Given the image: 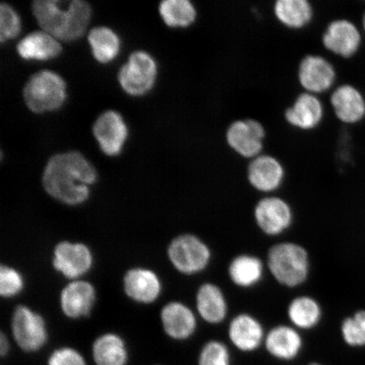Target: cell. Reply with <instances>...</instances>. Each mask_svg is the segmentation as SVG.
<instances>
[{"label": "cell", "instance_id": "cell-1", "mask_svg": "<svg viewBox=\"0 0 365 365\" xmlns=\"http://www.w3.org/2000/svg\"><path fill=\"white\" fill-rule=\"evenodd\" d=\"M98 173L83 155L68 152L50 158L43 173V185L58 202L76 205L86 202Z\"/></svg>", "mask_w": 365, "mask_h": 365}, {"label": "cell", "instance_id": "cell-2", "mask_svg": "<svg viewBox=\"0 0 365 365\" xmlns=\"http://www.w3.org/2000/svg\"><path fill=\"white\" fill-rule=\"evenodd\" d=\"M42 29L57 40L71 42L81 38L90 23L91 8L83 0H36L31 6Z\"/></svg>", "mask_w": 365, "mask_h": 365}, {"label": "cell", "instance_id": "cell-3", "mask_svg": "<svg viewBox=\"0 0 365 365\" xmlns=\"http://www.w3.org/2000/svg\"><path fill=\"white\" fill-rule=\"evenodd\" d=\"M267 267L278 284L289 289L299 287L309 275L308 251L294 242H282L268 250Z\"/></svg>", "mask_w": 365, "mask_h": 365}, {"label": "cell", "instance_id": "cell-4", "mask_svg": "<svg viewBox=\"0 0 365 365\" xmlns=\"http://www.w3.org/2000/svg\"><path fill=\"white\" fill-rule=\"evenodd\" d=\"M66 95L65 81L51 71L35 73L23 88L25 103L35 113L57 110L65 103Z\"/></svg>", "mask_w": 365, "mask_h": 365}, {"label": "cell", "instance_id": "cell-5", "mask_svg": "<svg viewBox=\"0 0 365 365\" xmlns=\"http://www.w3.org/2000/svg\"><path fill=\"white\" fill-rule=\"evenodd\" d=\"M168 257L177 271L185 275L202 272L212 261V250L199 237L182 235L171 242Z\"/></svg>", "mask_w": 365, "mask_h": 365}, {"label": "cell", "instance_id": "cell-6", "mask_svg": "<svg viewBox=\"0 0 365 365\" xmlns=\"http://www.w3.org/2000/svg\"><path fill=\"white\" fill-rule=\"evenodd\" d=\"M364 38L360 25L348 18H337L328 23L322 36V43L333 56L349 59L360 52Z\"/></svg>", "mask_w": 365, "mask_h": 365}, {"label": "cell", "instance_id": "cell-7", "mask_svg": "<svg viewBox=\"0 0 365 365\" xmlns=\"http://www.w3.org/2000/svg\"><path fill=\"white\" fill-rule=\"evenodd\" d=\"M157 75L158 66L154 58L144 51H135L121 66L118 80L127 94L140 97L153 89Z\"/></svg>", "mask_w": 365, "mask_h": 365}, {"label": "cell", "instance_id": "cell-8", "mask_svg": "<svg viewBox=\"0 0 365 365\" xmlns=\"http://www.w3.org/2000/svg\"><path fill=\"white\" fill-rule=\"evenodd\" d=\"M267 132L255 118H240L232 122L225 133L226 143L241 158L252 160L263 153Z\"/></svg>", "mask_w": 365, "mask_h": 365}, {"label": "cell", "instance_id": "cell-9", "mask_svg": "<svg viewBox=\"0 0 365 365\" xmlns=\"http://www.w3.org/2000/svg\"><path fill=\"white\" fill-rule=\"evenodd\" d=\"M297 77L304 91L319 96L336 88L337 71L330 59L312 53L301 59Z\"/></svg>", "mask_w": 365, "mask_h": 365}, {"label": "cell", "instance_id": "cell-10", "mask_svg": "<svg viewBox=\"0 0 365 365\" xmlns=\"http://www.w3.org/2000/svg\"><path fill=\"white\" fill-rule=\"evenodd\" d=\"M11 329L16 344L24 352H38L47 344L48 335L43 318L24 305L15 309Z\"/></svg>", "mask_w": 365, "mask_h": 365}, {"label": "cell", "instance_id": "cell-11", "mask_svg": "<svg viewBox=\"0 0 365 365\" xmlns=\"http://www.w3.org/2000/svg\"><path fill=\"white\" fill-rule=\"evenodd\" d=\"M254 218L259 230L267 236L284 234L294 220L293 210L284 199L267 195L259 200L254 209Z\"/></svg>", "mask_w": 365, "mask_h": 365}, {"label": "cell", "instance_id": "cell-12", "mask_svg": "<svg viewBox=\"0 0 365 365\" xmlns=\"http://www.w3.org/2000/svg\"><path fill=\"white\" fill-rule=\"evenodd\" d=\"M330 104L335 117L342 124L356 125L365 120V94L357 86H336L330 95Z\"/></svg>", "mask_w": 365, "mask_h": 365}, {"label": "cell", "instance_id": "cell-13", "mask_svg": "<svg viewBox=\"0 0 365 365\" xmlns=\"http://www.w3.org/2000/svg\"><path fill=\"white\" fill-rule=\"evenodd\" d=\"M285 176L284 164L270 154L262 153L250 160L247 168V180L250 186L268 195L280 188Z\"/></svg>", "mask_w": 365, "mask_h": 365}, {"label": "cell", "instance_id": "cell-14", "mask_svg": "<svg viewBox=\"0 0 365 365\" xmlns=\"http://www.w3.org/2000/svg\"><path fill=\"white\" fill-rule=\"evenodd\" d=\"M266 334L262 322L247 313L237 314L231 319L227 328L230 344L244 354L255 353L261 349Z\"/></svg>", "mask_w": 365, "mask_h": 365}, {"label": "cell", "instance_id": "cell-15", "mask_svg": "<svg viewBox=\"0 0 365 365\" xmlns=\"http://www.w3.org/2000/svg\"><path fill=\"white\" fill-rule=\"evenodd\" d=\"M93 135L100 148L107 156H118L128 137V128L116 111L108 110L100 115L93 125Z\"/></svg>", "mask_w": 365, "mask_h": 365}, {"label": "cell", "instance_id": "cell-16", "mask_svg": "<svg viewBox=\"0 0 365 365\" xmlns=\"http://www.w3.org/2000/svg\"><path fill=\"white\" fill-rule=\"evenodd\" d=\"M325 107L319 96L303 91L284 112L285 120L290 126L303 131L312 130L322 124Z\"/></svg>", "mask_w": 365, "mask_h": 365}, {"label": "cell", "instance_id": "cell-17", "mask_svg": "<svg viewBox=\"0 0 365 365\" xmlns=\"http://www.w3.org/2000/svg\"><path fill=\"white\" fill-rule=\"evenodd\" d=\"M264 348L277 361L293 362L302 353L303 337L293 326L277 325L267 332Z\"/></svg>", "mask_w": 365, "mask_h": 365}, {"label": "cell", "instance_id": "cell-18", "mask_svg": "<svg viewBox=\"0 0 365 365\" xmlns=\"http://www.w3.org/2000/svg\"><path fill=\"white\" fill-rule=\"evenodd\" d=\"M93 262V255L83 244L62 242L54 250L53 267L68 278L84 275L90 270Z\"/></svg>", "mask_w": 365, "mask_h": 365}, {"label": "cell", "instance_id": "cell-19", "mask_svg": "<svg viewBox=\"0 0 365 365\" xmlns=\"http://www.w3.org/2000/svg\"><path fill=\"white\" fill-rule=\"evenodd\" d=\"M161 319L164 331L175 341L189 340L197 330V318L193 310L180 302L166 304L162 309Z\"/></svg>", "mask_w": 365, "mask_h": 365}, {"label": "cell", "instance_id": "cell-20", "mask_svg": "<svg viewBox=\"0 0 365 365\" xmlns=\"http://www.w3.org/2000/svg\"><path fill=\"white\" fill-rule=\"evenodd\" d=\"M196 309L199 317L210 325H218L225 321L228 307L221 287L212 282H205L196 294Z\"/></svg>", "mask_w": 365, "mask_h": 365}, {"label": "cell", "instance_id": "cell-21", "mask_svg": "<svg viewBox=\"0 0 365 365\" xmlns=\"http://www.w3.org/2000/svg\"><path fill=\"white\" fill-rule=\"evenodd\" d=\"M96 300V291L88 282H71L63 289L61 308L66 316L72 319L88 317Z\"/></svg>", "mask_w": 365, "mask_h": 365}, {"label": "cell", "instance_id": "cell-22", "mask_svg": "<svg viewBox=\"0 0 365 365\" xmlns=\"http://www.w3.org/2000/svg\"><path fill=\"white\" fill-rule=\"evenodd\" d=\"M125 291L138 303L150 304L156 300L162 291L157 274L148 269L135 268L128 272L124 279Z\"/></svg>", "mask_w": 365, "mask_h": 365}, {"label": "cell", "instance_id": "cell-23", "mask_svg": "<svg viewBox=\"0 0 365 365\" xmlns=\"http://www.w3.org/2000/svg\"><path fill=\"white\" fill-rule=\"evenodd\" d=\"M19 56L26 61H49L62 52L58 40L44 31H36L26 35L16 46Z\"/></svg>", "mask_w": 365, "mask_h": 365}, {"label": "cell", "instance_id": "cell-24", "mask_svg": "<svg viewBox=\"0 0 365 365\" xmlns=\"http://www.w3.org/2000/svg\"><path fill=\"white\" fill-rule=\"evenodd\" d=\"M273 14L277 21L287 29L299 30L312 21L314 12L308 0H277Z\"/></svg>", "mask_w": 365, "mask_h": 365}, {"label": "cell", "instance_id": "cell-25", "mask_svg": "<svg viewBox=\"0 0 365 365\" xmlns=\"http://www.w3.org/2000/svg\"><path fill=\"white\" fill-rule=\"evenodd\" d=\"M264 264L255 255L242 254L232 259L227 272L231 282L241 289H250L262 280Z\"/></svg>", "mask_w": 365, "mask_h": 365}, {"label": "cell", "instance_id": "cell-26", "mask_svg": "<svg viewBox=\"0 0 365 365\" xmlns=\"http://www.w3.org/2000/svg\"><path fill=\"white\" fill-rule=\"evenodd\" d=\"M96 365H127L129 351L121 336L106 333L98 337L91 349Z\"/></svg>", "mask_w": 365, "mask_h": 365}, {"label": "cell", "instance_id": "cell-27", "mask_svg": "<svg viewBox=\"0 0 365 365\" xmlns=\"http://www.w3.org/2000/svg\"><path fill=\"white\" fill-rule=\"evenodd\" d=\"M287 317L291 326L299 331H309L319 325L322 317L321 305L313 297H296L287 307Z\"/></svg>", "mask_w": 365, "mask_h": 365}, {"label": "cell", "instance_id": "cell-28", "mask_svg": "<svg viewBox=\"0 0 365 365\" xmlns=\"http://www.w3.org/2000/svg\"><path fill=\"white\" fill-rule=\"evenodd\" d=\"M160 16L173 29L189 27L197 19V10L190 0H164L159 4Z\"/></svg>", "mask_w": 365, "mask_h": 365}, {"label": "cell", "instance_id": "cell-29", "mask_svg": "<svg viewBox=\"0 0 365 365\" xmlns=\"http://www.w3.org/2000/svg\"><path fill=\"white\" fill-rule=\"evenodd\" d=\"M88 42L96 61L107 63L113 61L120 52V40L114 31L106 26L90 31Z\"/></svg>", "mask_w": 365, "mask_h": 365}, {"label": "cell", "instance_id": "cell-30", "mask_svg": "<svg viewBox=\"0 0 365 365\" xmlns=\"http://www.w3.org/2000/svg\"><path fill=\"white\" fill-rule=\"evenodd\" d=\"M232 354L225 342L210 340L200 350L197 365H232Z\"/></svg>", "mask_w": 365, "mask_h": 365}, {"label": "cell", "instance_id": "cell-31", "mask_svg": "<svg viewBox=\"0 0 365 365\" xmlns=\"http://www.w3.org/2000/svg\"><path fill=\"white\" fill-rule=\"evenodd\" d=\"M341 336L351 346H365V312L356 313L346 318L341 325Z\"/></svg>", "mask_w": 365, "mask_h": 365}, {"label": "cell", "instance_id": "cell-32", "mask_svg": "<svg viewBox=\"0 0 365 365\" xmlns=\"http://www.w3.org/2000/svg\"><path fill=\"white\" fill-rule=\"evenodd\" d=\"M21 31V19L17 12L7 3L0 4V41L4 43L16 38Z\"/></svg>", "mask_w": 365, "mask_h": 365}, {"label": "cell", "instance_id": "cell-33", "mask_svg": "<svg viewBox=\"0 0 365 365\" xmlns=\"http://www.w3.org/2000/svg\"><path fill=\"white\" fill-rule=\"evenodd\" d=\"M24 286V282L19 272L15 269L2 264L0 269V294L4 298L19 294Z\"/></svg>", "mask_w": 365, "mask_h": 365}, {"label": "cell", "instance_id": "cell-34", "mask_svg": "<svg viewBox=\"0 0 365 365\" xmlns=\"http://www.w3.org/2000/svg\"><path fill=\"white\" fill-rule=\"evenodd\" d=\"M47 365H88V363L78 350L62 346L50 354Z\"/></svg>", "mask_w": 365, "mask_h": 365}, {"label": "cell", "instance_id": "cell-35", "mask_svg": "<svg viewBox=\"0 0 365 365\" xmlns=\"http://www.w3.org/2000/svg\"><path fill=\"white\" fill-rule=\"evenodd\" d=\"M10 351V342H9L7 337L4 333H1V336H0V354H1L2 357L6 356Z\"/></svg>", "mask_w": 365, "mask_h": 365}, {"label": "cell", "instance_id": "cell-36", "mask_svg": "<svg viewBox=\"0 0 365 365\" xmlns=\"http://www.w3.org/2000/svg\"><path fill=\"white\" fill-rule=\"evenodd\" d=\"M360 27H361L364 35L365 36V10H364V13L362 14L361 22H360Z\"/></svg>", "mask_w": 365, "mask_h": 365}, {"label": "cell", "instance_id": "cell-37", "mask_svg": "<svg viewBox=\"0 0 365 365\" xmlns=\"http://www.w3.org/2000/svg\"><path fill=\"white\" fill-rule=\"evenodd\" d=\"M307 365H324V364H322V363H319V362H310Z\"/></svg>", "mask_w": 365, "mask_h": 365}]
</instances>
